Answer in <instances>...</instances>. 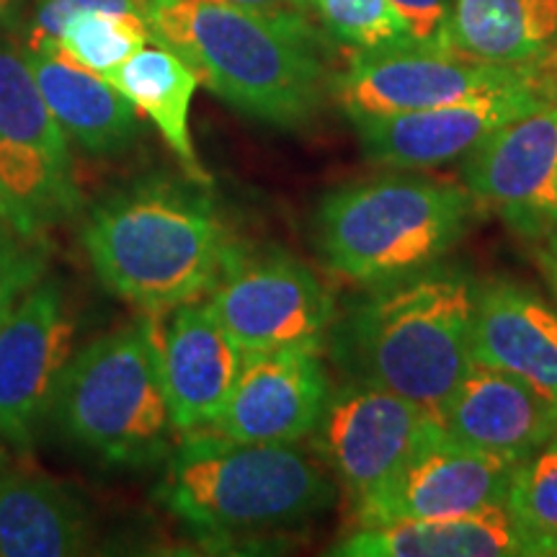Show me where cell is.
Instances as JSON below:
<instances>
[{"instance_id":"836d02e7","label":"cell","mask_w":557,"mask_h":557,"mask_svg":"<svg viewBox=\"0 0 557 557\" xmlns=\"http://www.w3.org/2000/svg\"><path fill=\"white\" fill-rule=\"evenodd\" d=\"M542 70H545L549 86H553L555 96H557V50H555L553 54H549V58H547L545 62H542Z\"/></svg>"},{"instance_id":"f1b7e54d","label":"cell","mask_w":557,"mask_h":557,"mask_svg":"<svg viewBox=\"0 0 557 557\" xmlns=\"http://www.w3.org/2000/svg\"><path fill=\"white\" fill-rule=\"evenodd\" d=\"M395 9L406 18L410 34L418 45L434 50L449 47V9L451 0H393ZM455 52V50H451Z\"/></svg>"},{"instance_id":"1f68e13d","label":"cell","mask_w":557,"mask_h":557,"mask_svg":"<svg viewBox=\"0 0 557 557\" xmlns=\"http://www.w3.org/2000/svg\"><path fill=\"white\" fill-rule=\"evenodd\" d=\"M32 0H0V32H13L21 26Z\"/></svg>"},{"instance_id":"e0dca14e","label":"cell","mask_w":557,"mask_h":557,"mask_svg":"<svg viewBox=\"0 0 557 557\" xmlns=\"http://www.w3.org/2000/svg\"><path fill=\"white\" fill-rule=\"evenodd\" d=\"M447 434L519 465L557 431V403L524 380L472 361L438 416Z\"/></svg>"},{"instance_id":"9a60e30c","label":"cell","mask_w":557,"mask_h":557,"mask_svg":"<svg viewBox=\"0 0 557 557\" xmlns=\"http://www.w3.org/2000/svg\"><path fill=\"white\" fill-rule=\"evenodd\" d=\"M557 173V101L500 127L465 158L462 184L480 209H498L524 233L547 227L545 207Z\"/></svg>"},{"instance_id":"4316f807","label":"cell","mask_w":557,"mask_h":557,"mask_svg":"<svg viewBox=\"0 0 557 557\" xmlns=\"http://www.w3.org/2000/svg\"><path fill=\"white\" fill-rule=\"evenodd\" d=\"M86 11L127 13L145 18V0H32L18 26L24 37L21 47L32 52H58V41L67 21Z\"/></svg>"},{"instance_id":"d6986e66","label":"cell","mask_w":557,"mask_h":557,"mask_svg":"<svg viewBox=\"0 0 557 557\" xmlns=\"http://www.w3.org/2000/svg\"><path fill=\"white\" fill-rule=\"evenodd\" d=\"M346 557H542L540 545L500 504L447 519L357 527L333 547Z\"/></svg>"},{"instance_id":"7c38bea8","label":"cell","mask_w":557,"mask_h":557,"mask_svg":"<svg viewBox=\"0 0 557 557\" xmlns=\"http://www.w3.org/2000/svg\"><path fill=\"white\" fill-rule=\"evenodd\" d=\"M73 344L65 289L54 278L37 282L0 329V438L16 449H29L52 416Z\"/></svg>"},{"instance_id":"2e32d148","label":"cell","mask_w":557,"mask_h":557,"mask_svg":"<svg viewBox=\"0 0 557 557\" xmlns=\"http://www.w3.org/2000/svg\"><path fill=\"white\" fill-rule=\"evenodd\" d=\"M243 357L246 351L207 302H186L173 310L160 336V361L176 434L214 429L238 382Z\"/></svg>"},{"instance_id":"44dd1931","label":"cell","mask_w":557,"mask_h":557,"mask_svg":"<svg viewBox=\"0 0 557 557\" xmlns=\"http://www.w3.org/2000/svg\"><path fill=\"white\" fill-rule=\"evenodd\" d=\"M90 519L81 496L39 472H0V557L86 553Z\"/></svg>"},{"instance_id":"3957f363","label":"cell","mask_w":557,"mask_h":557,"mask_svg":"<svg viewBox=\"0 0 557 557\" xmlns=\"http://www.w3.org/2000/svg\"><path fill=\"white\" fill-rule=\"evenodd\" d=\"M230 243L218 207L194 178L129 181L90 209L83 227L99 282L150 318L212 289Z\"/></svg>"},{"instance_id":"5b68a950","label":"cell","mask_w":557,"mask_h":557,"mask_svg":"<svg viewBox=\"0 0 557 557\" xmlns=\"http://www.w3.org/2000/svg\"><path fill=\"white\" fill-rule=\"evenodd\" d=\"M480 212L465 184L385 173L333 189L315 212L325 267L361 287L434 267L468 235Z\"/></svg>"},{"instance_id":"52a82bcc","label":"cell","mask_w":557,"mask_h":557,"mask_svg":"<svg viewBox=\"0 0 557 557\" xmlns=\"http://www.w3.org/2000/svg\"><path fill=\"white\" fill-rule=\"evenodd\" d=\"M81 207L70 139L24 47L0 37V230L41 240Z\"/></svg>"},{"instance_id":"ba28073f","label":"cell","mask_w":557,"mask_h":557,"mask_svg":"<svg viewBox=\"0 0 557 557\" xmlns=\"http://www.w3.org/2000/svg\"><path fill=\"white\" fill-rule=\"evenodd\" d=\"M209 308L243 351L323 348L336 320L325 282L282 250H246L230 243Z\"/></svg>"},{"instance_id":"d6a6232c","label":"cell","mask_w":557,"mask_h":557,"mask_svg":"<svg viewBox=\"0 0 557 557\" xmlns=\"http://www.w3.org/2000/svg\"><path fill=\"white\" fill-rule=\"evenodd\" d=\"M545 220H547V227H557V173H555V181H553V189H549V197H547Z\"/></svg>"},{"instance_id":"4fadbf2b","label":"cell","mask_w":557,"mask_h":557,"mask_svg":"<svg viewBox=\"0 0 557 557\" xmlns=\"http://www.w3.org/2000/svg\"><path fill=\"white\" fill-rule=\"evenodd\" d=\"M517 465L436 429L385 485L354 508L357 527L447 519L506 504Z\"/></svg>"},{"instance_id":"4dcf8cb0","label":"cell","mask_w":557,"mask_h":557,"mask_svg":"<svg viewBox=\"0 0 557 557\" xmlns=\"http://www.w3.org/2000/svg\"><path fill=\"white\" fill-rule=\"evenodd\" d=\"M540 263H542V271H545L549 287H553L557 297V227L547 230V240L540 250Z\"/></svg>"},{"instance_id":"cb8c5ba5","label":"cell","mask_w":557,"mask_h":557,"mask_svg":"<svg viewBox=\"0 0 557 557\" xmlns=\"http://www.w3.org/2000/svg\"><path fill=\"white\" fill-rule=\"evenodd\" d=\"M152 41L148 21L127 13L86 11L70 18L58 41V52L90 73L107 75Z\"/></svg>"},{"instance_id":"f546056e","label":"cell","mask_w":557,"mask_h":557,"mask_svg":"<svg viewBox=\"0 0 557 557\" xmlns=\"http://www.w3.org/2000/svg\"><path fill=\"white\" fill-rule=\"evenodd\" d=\"M227 3L243 5V9L276 13V16H308L310 18V0H227Z\"/></svg>"},{"instance_id":"6da1fadb","label":"cell","mask_w":557,"mask_h":557,"mask_svg":"<svg viewBox=\"0 0 557 557\" xmlns=\"http://www.w3.org/2000/svg\"><path fill=\"white\" fill-rule=\"evenodd\" d=\"M152 41L197 70L212 94L278 129L308 127L333 96L325 41L308 16L227 0H145Z\"/></svg>"},{"instance_id":"277c9868","label":"cell","mask_w":557,"mask_h":557,"mask_svg":"<svg viewBox=\"0 0 557 557\" xmlns=\"http://www.w3.org/2000/svg\"><path fill=\"white\" fill-rule=\"evenodd\" d=\"M156 498L207 545L289 532L325 513L336 480L297 444H253L214 429L181 434Z\"/></svg>"},{"instance_id":"484cf974","label":"cell","mask_w":557,"mask_h":557,"mask_svg":"<svg viewBox=\"0 0 557 557\" xmlns=\"http://www.w3.org/2000/svg\"><path fill=\"white\" fill-rule=\"evenodd\" d=\"M310 9L325 34L351 52L395 50L416 41L393 0H310Z\"/></svg>"},{"instance_id":"83f0119b","label":"cell","mask_w":557,"mask_h":557,"mask_svg":"<svg viewBox=\"0 0 557 557\" xmlns=\"http://www.w3.org/2000/svg\"><path fill=\"white\" fill-rule=\"evenodd\" d=\"M47 269V248L39 240L18 238L0 230V329L16 310L21 297L39 282Z\"/></svg>"},{"instance_id":"8992f818","label":"cell","mask_w":557,"mask_h":557,"mask_svg":"<svg viewBox=\"0 0 557 557\" xmlns=\"http://www.w3.org/2000/svg\"><path fill=\"white\" fill-rule=\"evenodd\" d=\"M156 318L111 331L73 354L52 418L81 449L116 468H145L171 455L176 434L163 385Z\"/></svg>"},{"instance_id":"8fae6325","label":"cell","mask_w":557,"mask_h":557,"mask_svg":"<svg viewBox=\"0 0 557 557\" xmlns=\"http://www.w3.org/2000/svg\"><path fill=\"white\" fill-rule=\"evenodd\" d=\"M557 101L549 81L485 90L444 107L351 122L369 163L389 171H429L475 152L500 127Z\"/></svg>"},{"instance_id":"d4e9b609","label":"cell","mask_w":557,"mask_h":557,"mask_svg":"<svg viewBox=\"0 0 557 557\" xmlns=\"http://www.w3.org/2000/svg\"><path fill=\"white\" fill-rule=\"evenodd\" d=\"M504 506L537 542L542 557L557 555V431L517 465Z\"/></svg>"},{"instance_id":"ac0fdd59","label":"cell","mask_w":557,"mask_h":557,"mask_svg":"<svg viewBox=\"0 0 557 557\" xmlns=\"http://www.w3.org/2000/svg\"><path fill=\"white\" fill-rule=\"evenodd\" d=\"M472 361L513 374L557 403V310L519 284L478 287Z\"/></svg>"},{"instance_id":"603a6c76","label":"cell","mask_w":557,"mask_h":557,"mask_svg":"<svg viewBox=\"0 0 557 557\" xmlns=\"http://www.w3.org/2000/svg\"><path fill=\"white\" fill-rule=\"evenodd\" d=\"M107 81L135 103L139 114L156 124L189 178L205 184L207 173L199 165L189 129L191 101L201 83L197 70L181 54L156 41L132 54L124 65L107 75Z\"/></svg>"},{"instance_id":"5bb4252c","label":"cell","mask_w":557,"mask_h":557,"mask_svg":"<svg viewBox=\"0 0 557 557\" xmlns=\"http://www.w3.org/2000/svg\"><path fill=\"white\" fill-rule=\"evenodd\" d=\"M320 351L310 346L248 351L214 431L253 444L310 438L333 389Z\"/></svg>"},{"instance_id":"ffe728a7","label":"cell","mask_w":557,"mask_h":557,"mask_svg":"<svg viewBox=\"0 0 557 557\" xmlns=\"http://www.w3.org/2000/svg\"><path fill=\"white\" fill-rule=\"evenodd\" d=\"M47 107L70 143L90 158H116L139 135L137 109L107 78L60 52L24 50Z\"/></svg>"},{"instance_id":"7a4b0ae2","label":"cell","mask_w":557,"mask_h":557,"mask_svg":"<svg viewBox=\"0 0 557 557\" xmlns=\"http://www.w3.org/2000/svg\"><path fill=\"white\" fill-rule=\"evenodd\" d=\"M475 289L442 263L372 284L336 312L331 357L346 380L389 389L438 418L472 367Z\"/></svg>"},{"instance_id":"30bf717a","label":"cell","mask_w":557,"mask_h":557,"mask_svg":"<svg viewBox=\"0 0 557 557\" xmlns=\"http://www.w3.org/2000/svg\"><path fill=\"white\" fill-rule=\"evenodd\" d=\"M545 78L542 65H491L413 41L395 50L351 52L344 73L333 75V99L344 109L348 122H357L444 107L485 90Z\"/></svg>"},{"instance_id":"9c48e42d","label":"cell","mask_w":557,"mask_h":557,"mask_svg":"<svg viewBox=\"0 0 557 557\" xmlns=\"http://www.w3.org/2000/svg\"><path fill=\"white\" fill-rule=\"evenodd\" d=\"M436 429H442V421L418 403L377 385L346 380L331 389L310 442L348 504L359 508Z\"/></svg>"},{"instance_id":"7402d4cb","label":"cell","mask_w":557,"mask_h":557,"mask_svg":"<svg viewBox=\"0 0 557 557\" xmlns=\"http://www.w3.org/2000/svg\"><path fill=\"white\" fill-rule=\"evenodd\" d=\"M449 47L491 65H542L557 50V0H451Z\"/></svg>"}]
</instances>
